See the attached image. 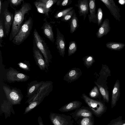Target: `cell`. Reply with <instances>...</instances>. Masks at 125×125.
<instances>
[{
    "label": "cell",
    "mask_w": 125,
    "mask_h": 125,
    "mask_svg": "<svg viewBox=\"0 0 125 125\" xmlns=\"http://www.w3.org/2000/svg\"><path fill=\"white\" fill-rule=\"evenodd\" d=\"M31 6L28 3H23L19 10H15L12 24L9 40L12 41L19 31L23 24L25 15L31 9Z\"/></svg>",
    "instance_id": "obj_1"
},
{
    "label": "cell",
    "mask_w": 125,
    "mask_h": 125,
    "mask_svg": "<svg viewBox=\"0 0 125 125\" xmlns=\"http://www.w3.org/2000/svg\"><path fill=\"white\" fill-rule=\"evenodd\" d=\"M33 25L32 18L30 16L23 24L19 31L12 41L14 44L20 45L30 35Z\"/></svg>",
    "instance_id": "obj_2"
},
{
    "label": "cell",
    "mask_w": 125,
    "mask_h": 125,
    "mask_svg": "<svg viewBox=\"0 0 125 125\" xmlns=\"http://www.w3.org/2000/svg\"><path fill=\"white\" fill-rule=\"evenodd\" d=\"M33 40L37 48L42 54L47 66L51 62L52 56L48 47L36 29L33 31Z\"/></svg>",
    "instance_id": "obj_3"
},
{
    "label": "cell",
    "mask_w": 125,
    "mask_h": 125,
    "mask_svg": "<svg viewBox=\"0 0 125 125\" xmlns=\"http://www.w3.org/2000/svg\"><path fill=\"white\" fill-rule=\"evenodd\" d=\"M82 98L96 117H100L106 111L107 108L102 102L91 99L84 94H82Z\"/></svg>",
    "instance_id": "obj_4"
},
{
    "label": "cell",
    "mask_w": 125,
    "mask_h": 125,
    "mask_svg": "<svg viewBox=\"0 0 125 125\" xmlns=\"http://www.w3.org/2000/svg\"><path fill=\"white\" fill-rule=\"evenodd\" d=\"M3 89L7 100L12 104H19L23 96L21 90L16 87H11L4 85Z\"/></svg>",
    "instance_id": "obj_5"
},
{
    "label": "cell",
    "mask_w": 125,
    "mask_h": 125,
    "mask_svg": "<svg viewBox=\"0 0 125 125\" xmlns=\"http://www.w3.org/2000/svg\"><path fill=\"white\" fill-rule=\"evenodd\" d=\"M53 83L51 81H43L36 94L31 99L28 100L26 102L30 104L37 100L44 99L52 91Z\"/></svg>",
    "instance_id": "obj_6"
},
{
    "label": "cell",
    "mask_w": 125,
    "mask_h": 125,
    "mask_svg": "<svg viewBox=\"0 0 125 125\" xmlns=\"http://www.w3.org/2000/svg\"><path fill=\"white\" fill-rule=\"evenodd\" d=\"M50 118L53 125H76L72 116L69 115L51 113Z\"/></svg>",
    "instance_id": "obj_7"
},
{
    "label": "cell",
    "mask_w": 125,
    "mask_h": 125,
    "mask_svg": "<svg viewBox=\"0 0 125 125\" xmlns=\"http://www.w3.org/2000/svg\"><path fill=\"white\" fill-rule=\"evenodd\" d=\"M58 0H39L35 1L34 4L38 12L49 16L51 7L56 3Z\"/></svg>",
    "instance_id": "obj_8"
},
{
    "label": "cell",
    "mask_w": 125,
    "mask_h": 125,
    "mask_svg": "<svg viewBox=\"0 0 125 125\" xmlns=\"http://www.w3.org/2000/svg\"><path fill=\"white\" fill-rule=\"evenodd\" d=\"M6 74L7 78L10 82H24L29 79V76L19 71L12 67H10Z\"/></svg>",
    "instance_id": "obj_9"
},
{
    "label": "cell",
    "mask_w": 125,
    "mask_h": 125,
    "mask_svg": "<svg viewBox=\"0 0 125 125\" xmlns=\"http://www.w3.org/2000/svg\"><path fill=\"white\" fill-rule=\"evenodd\" d=\"M33 50V56L36 65L41 70L47 72L48 71V67L42 54L34 41Z\"/></svg>",
    "instance_id": "obj_10"
},
{
    "label": "cell",
    "mask_w": 125,
    "mask_h": 125,
    "mask_svg": "<svg viewBox=\"0 0 125 125\" xmlns=\"http://www.w3.org/2000/svg\"><path fill=\"white\" fill-rule=\"evenodd\" d=\"M3 8L2 14L4 19L5 33L8 36L13 21L14 17L13 14L9 11L8 9V6L5 4Z\"/></svg>",
    "instance_id": "obj_11"
},
{
    "label": "cell",
    "mask_w": 125,
    "mask_h": 125,
    "mask_svg": "<svg viewBox=\"0 0 125 125\" xmlns=\"http://www.w3.org/2000/svg\"><path fill=\"white\" fill-rule=\"evenodd\" d=\"M93 113L89 107L83 106L76 109L73 112L70 114L76 122L78 119L83 117H92Z\"/></svg>",
    "instance_id": "obj_12"
},
{
    "label": "cell",
    "mask_w": 125,
    "mask_h": 125,
    "mask_svg": "<svg viewBox=\"0 0 125 125\" xmlns=\"http://www.w3.org/2000/svg\"><path fill=\"white\" fill-rule=\"evenodd\" d=\"M102 2L110 11L115 18L119 21H120L121 17L120 9L116 5L113 0H100Z\"/></svg>",
    "instance_id": "obj_13"
},
{
    "label": "cell",
    "mask_w": 125,
    "mask_h": 125,
    "mask_svg": "<svg viewBox=\"0 0 125 125\" xmlns=\"http://www.w3.org/2000/svg\"><path fill=\"white\" fill-rule=\"evenodd\" d=\"M57 34L55 44L60 55L63 57L65 50L66 42L64 35L58 28H56Z\"/></svg>",
    "instance_id": "obj_14"
},
{
    "label": "cell",
    "mask_w": 125,
    "mask_h": 125,
    "mask_svg": "<svg viewBox=\"0 0 125 125\" xmlns=\"http://www.w3.org/2000/svg\"><path fill=\"white\" fill-rule=\"evenodd\" d=\"M43 81L39 82L35 80L32 81L29 83L27 93V97H28V100L31 99L36 94Z\"/></svg>",
    "instance_id": "obj_15"
},
{
    "label": "cell",
    "mask_w": 125,
    "mask_h": 125,
    "mask_svg": "<svg viewBox=\"0 0 125 125\" xmlns=\"http://www.w3.org/2000/svg\"><path fill=\"white\" fill-rule=\"evenodd\" d=\"M82 72L79 68H74L70 70L64 76V80L71 83L77 79L81 75Z\"/></svg>",
    "instance_id": "obj_16"
},
{
    "label": "cell",
    "mask_w": 125,
    "mask_h": 125,
    "mask_svg": "<svg viewBox=\"0 0 125 125\" xmlns=\"http://www.w3.org/2000/svg\"><path fill=\"white\" fill-rule=\"evenodd\" d=\"M88 0H79L78 1V4L75 5L79 9L80 16H83V20H85L87 15L88 14L89 10V4Z\"/></svg>",
    "instance_id": "obj_17"
},
{
    "label": "cell",
    "mask_w": 125,
    "mask_h": 125,
    "mask_svg": "<svg viewBox=\"0 0 125 125\" xmlns=\"http://www.w3.org/2000/svg\"><path fill=\"white\" fill-rule=\"evenodd\" d=\"M110 29L109 20L108 19H106L104 20L96 33L97 37L100 38L106 35L110 32Z\"/></svg>",
    "instance_id": "obj_18"
},
{
    "label": "cell",
    "mask_w": 125,
    "mask_h": 125,
    "mask_svg": "<svg viewBox=\"0 0 125 125\" xmlns=\"http://www.w3.org/2000/svg\"><path fill=\"white\" fill-rule=\"evenodd\" d=\"M45 36L51 41L53 42L55 39L52 25L47 21L44 22L41 27Z\"/></svg>",
    "instance_id": "obj_19"
},
{
    "label": "cell",
    "mask_w": 125,
    "mask_h": 125,
    "mask_svg": "<svg viewBox=\"0 0 125 125\" xmlns=\"http://www.w3.org/2000/svg\"><path fill=\"white\" fill-rule=\"evenodd\" d=\"M120 95V84L119 81L117 80L114 84L111 102V108H113L115 106Z\"/></svg>",
    "instance_id": "obj_20"
},
{
    "label": "cell",
    "mask_w": 125,
    "mask_h": 125,
    "mask_svg": "<svg viewBox=\"0 0 125 125\" xmlns=\"http://www.w3.org/2000/svg\"><path fill=\"white\" fill-rule=\"evenodd\" d=\"M82 104V103L79 101H73L63 106L58 110L63 112L70 111L80 108Z\"/></svg>",
    "instance_id": "obj_21"
},
{
    "label": "cell",
    "mask_w": 125,
    "mask_h": 125,
    "mask_svg": "<svg viewBox=\"0 0 125 125\" xmlns=\"http://www.w3.org/2000/svg\"><path fill=\"white\" fill-rule=\"evenodd\" d=\"M95 0H90L89 2V10L90 14L88 15L89 22L97 23L96 14V5Z\"/></svg>",
    "instance_id": "obj_22"
},
{
    "label": "cell",
    "mask_w": 125,
    "mask_h": 125,
    "mask_svg": "<svg viewBox=\"0 0 125 125\" xmlns=\"http://www.w3.org/2000/svg\"><path fill=\"white\" fill-rule=\"evenodd\" d=\"M106 46L107 48L111 50L120 51L125 46L124 43L114 42H110L107 43Z\"/></svg>",
    "instance_id": "obj_23"
},
{
    "label": "cell",
    "mask_w": 125,
    "mask_h": 125,
    "mask_svg": "<svg viewBox=\"0 0 125 125\" xmlns=\"http://www.w3.org/2000/svg\"><path fill=\"white\" fill-rule=\"evenodd\" d=\"M79 125H94V117H88L82 118L76 121Z\"/></svg>",
    "instance_id": "obj_24"
},
{
    "label": "cell",
    "mask_w": 125,
    "mask_h": 125,
    "mask_svg": "<svg viewBox=\"0 0 125 125\" xmlns=\"http://www.w3.org/2000/svg\"><path fill=\"white\" fill-rule=\"evenodd\" d=\"M78 19L76 13L74 12L71 19L70 22V32L73 33L79 26Z\"/></svg>",
    "instance_id": "obj_25"
},
{
    "label": "cell",
    "mask_w": 125,
    "mask_h": 125,
    "mask_svg": "<svg viewBox=\"0 0 125 125\" xmlns=\"http://www.w3.org/2000/svg\"><path fill=\"white\" fill-rule=\"evenodd\" d=\"M95 83L99 89L103 99L106 102L108 103L109 101V93L107 90L95 82Z\"/></svg>",
    "instance_id": "obj_26"
},
{
    "label": "cell",
    "mask_w": 125,
    "mask_h": 125,
    "mask_svg": "<svg viewBox=\"0 0 125 125\" xmlns=\"http://www.w3.org/2000/svg\"><path fill=\"white\" fill-rule=\"evenodd\" d=\"M43 99H40L35 100L29 104V106L25 109L24 114H26L32 109L36 106L39 104Z\"/></svg>",
    "instance_id": "obj_27"
},
{
    "label": "cell",
    "mask_w": 125,
    "mask_h": 125,
    "mask_svg": "<svg viewBox=\"0 0 125 125\" xmlns=\"http://www.w3.org/2000/svg\"><path fill=\"white\" fill-rule=\"evenodd\" d=\"M77 50V46L75 42L72 41L69 43L68 49V56H70L74 53Z\"/></svg>",
    "instance_id": "obj_28"
},
{
    "label": "cell",
    "mask_w": 125,
    "mask_h": 125,
    "mask_svg": "<svg viewBox=\"0 0 125 125\" xmlns=\"http://www.w3.org/2000/svg\"><path fill=\"white\" fill-rule=\"evenodd\" d=\"M73 7H70L58 11L54 15V17L56 19L62 17L70 11L73 10Z\"/></svg>",
    "instance_id": "obj_29"
},
{
    "label": "cell",
    "mask_w": 125,
    "mask_h": 125,
    "mask_svg": "<svg viewBox=\"0 0 125 125\" xmlns=\"http://www.w3.org/2000/svg\"><path fill=\"white\" fill-rule=\"evenodd\" d=\"M18 65L20 68L25 71L30 70V64L29 61L25 60L23 62H20L18 63Z\"/></svg>",
    "instance_id": "obj_30"
},
{
    "label": "cell",
    "mask_w": 125,
    "mask_h": 125,
    "mask_svg": "<svg viewBox=\"0 0 125 125\" xmlns=\"http://www.w3.org/2000/svg\"><path fill=\"white\" fill-rule=\"evenodd\" d=\"M83 59L85 65L88 68L90 67L94 62V58L91 55L86 56Z\"/></svg>",
    "instance_id": "obj_31"
},
{
    "label": "cell",
    "mask_w": 125,
    "mask_h": 125,
    "mask_svg": "<svg viewBox=\"0 0 125 125\" xmlns=\"http://www.w3.org/2000/svg\"><path fill=\"white\" fill-rule=\"evenodd\" d=\"M4 30L3 25V20L0 17V46H2V43L3 38L4 37Z\"/></svg>",
    "instance_id": "obj_32"
},
{
    "label": "cell",
    "mask_w": 125,
    "mask_h": 125,
    "mask_svg": "<svg viewBox=\"0 0 125 125\" xmlns=\"http://www.w3.org/2000/svg\"><path fill=\"white\" fill-rule=\"evenodd\" d=\"M96 15L97 21V24L99 26L102 24L103 18V11L100 8H98Z\"/></svg>",
    "instance_id": "obj_33"
},
{
    "label": "cell",
    "mask_w": 125,
    "mask_h": 125,
    "mask_svg": "<svg viewBox=\"0 0 125 125\" xmlns=\"http://www.w3.org/2000/svg\"><path fill=\"white\" fill-rule=\"evenodd\" d=\"M99 94L98 87L94 86L90 92L89 95L90 97L95 98L97 97Z\"/></svg>",
    "instance_id": "obj_34"
},
{
    "label": "cell",
    "mask_w": 125,
    "mask_h": 125,
    "mask_svg": "<svg viewBox=\"0 0 125 125\" xmlns=\"http://www.w3.org/2000/svg\"><path fill=\"white\" fill-rule=\"evenodd\" d=\"M75 12L74 10H73L62 17L61 20L62 21L66 22L71 19Z\"/></svg>",
    "instance_id": "obj_35"
},
{
    "label": "cell",
    "mask_w": 125,
    "mask_h": 125,
    "mask_svg": "<svg viewBox=\"0 0 125 125\" xmlns=\"http://www.w3.org/2000/svg\"><path fill=\"white\" fill-rule=\"evenodd\" d=\"M123 120L121 116L113 119L107 125H121Z\"/></svg>",
    "instance_id": "obj_36"
},
{
    "label": "cell",
    "mask_w": 125,
    "mask_h": 125,
    "mask_svg": "<svg viewBox=\"0 0 125 125\" xmlns=\"http://www.w3.org/2000/svg\"><path fill=\"white\" fill-rule=\"evenodd\" d=\"M72 2L71 0H58L56 5L60 6H66L71 4Z\"/></svg>",
    "instance_id": "obj_37"
},
{
    "label": "cell",
    "mask_w": 125,
    "mask_h": 125,
    "mask_svg": "<svg viewBox=\"0 0 125 125\" xmlns=\"http://www.w3.org/2000/svg\"><path fill=\"white\" fill-rule=\"evenodd\" d=\"M8 1L11 5L17 6L20 5L24 1L23 0H10Z\"/></svg>",
    "instance_id": "obj_38"
},
{
    "label": "cell",
    "mask_w": 125,
    "mask_h": 125,
    "mask_svg": "<svg viewBox=\"0 0 125 125\" xmlns=\"http://www.w3.org/2000/svg\"><path fill=\"white\" fill-rule=\"evenodd\" d=\"M38 121L39 125H44L43 124L42 119L40 116H39L38 118Z\"/></svg>",
    "instance_id": "obj_39"
},
{
    "label": "cell",
    "mask_w": 125,
    "mask_h": 125,
    "mask_svg": "<svg viewBox=\"0 0 125 125\" xmlns=\"http://www.w3.org/2000/svg\"><path fill=\"white\" fill-rule=\"evenodd\" d=\"M2 1L0 0V15H1L2 9Z\"/></svg>",
    "instance_id": "obj_40"
},
{
    "label": "cell",
    "mask_w": 125,
    "mask_h": 125,
    "mask_svg": "<svg viewBox=\"0 0 125 125\" xmlns=\"http://www.w3.org/2000/svg\"><path fill=\"white\" fill-rule=\"evenodd\" d=\"M121 125H125V121L123 120Z\"/></svg>",
    "instance_id": "obj_41"
}]
</instances>
